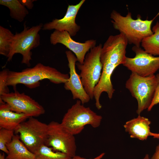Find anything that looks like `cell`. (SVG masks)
<instances>
[{
    "instance_id": "cell-30",
    "label": "cell",
    "mask_w": 159,
    "mask_h": 159,
    "mask_svg": "<svg viewBox=\"0 0 159 159\" xmlns=\"http://www.w3.org/2000/svg\"><path fill=\"white\" fill-rule=\"evenodd\" d=\"M0 159H6L5 154L4 153H0Z\"/></svg>"
},
{
    "instance_id": "cell-23",
    "label": "cell",
    "mask_w": 159,
    "mask_h": 159,
    "mask_svg": "<svg viewBox=\"0 0 159 159\" xmlns=\"http://www.w3.org/2000/svg\"><path fill=\"white\" fill-rule=\"evenodd\" d=\"M14 134V130L0 128V150L7 154L8 151L6 145L11 141Z\"/></svg>"
},
{
    "instance_id": "cell-32",
    "label": "cell",
    "mask_w": 159,
    "mask_h": 159,
    "mask_svg": "<svg viewBox=\"0 0 159 159\" xmlns=\"http://www.w3.org/2000/svg\"><path fill=\"white\" fill-rule=\"evenodd\" d=\"M158 74V75H159V73Z\"/></svg>"
},
{
    "instance_id": "cell-4",
    "label": "cell",
    "mask_w": 159,
    "mask_h": 159,
    "mask_svg": "<svg viewBox=\"0 0 159 159\" xmlns=\"http://www.w3.org/2000/svg\"><path fill=\"white\" fill-rule=\"evenodd\" d=\"M43 24H39L29 27L24 24V28L20 33L16 32L13 38L9 53L7 57V61H11L16 54H21L22 57L21 63L27 66L31 65V50L40 45V36L39 32Z\"/></svg>"
},
{
    "instance_id": "cell-10",
    "label": "cell",
    "mask_w": 159,
    "mask_h": 159,
    "mask_svg": "<svg viewBox=\"0 0 159 159\" xmlns=\"http://www.w3.org/2000/svg\"><path fill=\"white\" fill-rule=\"evenodd\" d=\"M135 53L133 58L127 57L123 65L132 72L143 77L154 75L159 69V56L155 57L147 53L140 47L133 46Z\"/></svg>"
},
{
    "instance_id": "cell-27",
    "label": "cell",
    "mask_w": 159,
    "mask_h": 159,
    "mask_svg": "<svg viewBox=\"0 0 159 159\" xmlns=\"http://www.w3.org/2000/svg\"><path fill=\"white\" fill-rule=\"evenodd\" d=\"M105 155V153H102L100 154L97 157L95 158H94L92 159H101ZM71 159H86L80 156L75 155L74 157L72 158Z\"/></svg>"
},
{
    "instance_id": "cell-9",
    "label": "cell",
    "mask_w": 159,
    "mask_h": 159,
    "mask_svg": "<svg viewBox=\"0 0 159 159\" xmlns=\"http://www.w3.org/2000/svg\"><path fill=\"white\" fill-rule=\"evenodd\" d=\"M0 103L7 104L12 111L29 117L39 116L45 112L43 106L30 96L16 90L0 96Z\"/></svg>"
},
{
    "instance_id": "cell-7",
    "label": "cell",
    "mask_w": 159,
    "mask_h": 159,
    "mask_svg": "<svg viewBox=\"0 0 159 159\" xmlns=\"http://www.w3.org/2000/svg\"><path fill=\"white\" fill-rule=\"evenodd\" d=\"M48 129V124L30 117L20 124L14 131L27 148L34 154L40 147L45 145Z\"/></svg>"
},
{
    "instance_id": "cell-8",
    "label": "cell",
    "mask_w": 159,
    "mask_h": 159,
    "mask_svg": "<svg viewBox=\"0 0 159 159\" xmlns=\"http://www.w3.org/2000/svg\"><path fill=\"white\" fill-rule=\"evenodd\" d=\"M48 126L45 145L52 148L54 151L61 152L72 158L75 156L77 147L74 135L57 122H51Z\"/></svg>"
},
{
    "instance_id": "cell-13",
    "label": "cell",
    "mask_w": 159,
    "mask_h": 159,
    "mask_svg": "<svg viewBox=\"0 0 159 159\" xmlns=\"http://www.w3.org/2000/svg\"><path fill=\"white\" fill-rule=\"evenodd\" d=\"M85 0H82L75 5H69L64 17L59 19H55L43 25L42 29L50 30L53 29L59 31H67L71 37L75 36L80 29V26L75 22L78 12Z\"/></svg>"
},
{
    "instance_id": "cell-17",
    "label": "cell",
    "mask_w": 159,
    "mask_h": 159,
    "mask_svg": "<svg viewBox=\"0 0 159 159\" xmlns=\"http://www.w3.org/2000/svg\"><path fill=\"white\" fill-rule=\"evenodd\" d=\"M29 118L24 114L12 111L6 103L0 104V128L14 130L20 124Z\"/></svg>"
},
{
    "instance_id": "cell-29",
    "label": "cell",
    "mask_w": 159,
    "mask_h": 159,
    "mask_svg": "<svg viewBox=\"0 0 159 159\" xmlns=\"http://www.w3.org/2000/svg\"><path fill=\"white\" fill-rule=\"evenodd\" d=\"M150 136H152L154 138H159V133L150 132Z\"/></svg>"
},
{
    "instance_id": "cell-6",
    "label": "cell",
    "mask_w": 159,
    "mask_h": 159,
    "mask_svg": "<svg viewBox=\"0 0 159 159\" xmlns=\"http://www.w3.org/2000/svg\"><path fill=\"white\" fill-rule=\"evenodd\" d=\"M102 45L92 48L86 54L83 63H76L80 71L79 74L84 88L90 99L94 98V89L99 81L102 69V64L100 59Z\"/></svg>"
},
{
    "instance_id": "cell-24",
    "label": "cell",
    "mask_w": 159,
    "mask_h": 159,
    "mask_svg": "<svg viewBox=\"0 0 159 159\" xmlns=\"http://www.w3.org/2000/svg\"><path fill=\"white\" fill-rule=\"evenodd\" d=\"M9 70L5 69L0 72V96L9 92L7 85V78Z\"/></svg>"
},
{
    "instance_id": "cell-25",
    "label": "cell",
    "mask_w": 159,
    "mask_h": 159,
    "mask_svg": "<svg viewBox=\"0 0 159 159\" xmlns=\"http://www.w3.org/2000/svg\"><path fill=\"white\" fill-rule=\"evenodd\" d=\"M156 76L158 81V85L153 99L150 107L147 109L148 111H150L155 105L159 103V76L157 74Z\"/></svg>"
},
{
    "instance_id": "cell-20",
    "label": "cell",
    "mask_w": 159,
    "mask_h": 159,
    "mask_svg": "<svg viewBox=\"0 0 159 159\" xmlns=\"http://www.w3.org/2000/svg\"><path fill=\"white\" fill-rule=\"evenodd\" d=\"M0 4L8 8L10 17L20 22L23 21L29 13L19 0H0Z\"/></svg>"
},
{
    "instance_id": "cell-1",
    "label": "cell",
    "mask_w": 159,
    "mask_h": 159,
    "mask_svg": "<svg viewBox=\"0 0 159 159\" xmlns=\"http://www.w3.org/2000/svg\"><path fill=\"white\" fill-rule=\"evenodd\" d=\"M69 78L68 74L39 63L32 68H26L20 72L9 70L7 85L15 88L17 85L22 84L29 89H33L39 87L40 81L44 80H49L52 83L59 84H64Z\"/></svg>"
},
{
    "instance_id": "cell-19",
    "label": "cell",
    "mask_w": 159,
    "mask_h": 159,
    "mask_svg": "<svg viewBox=\"0 0 159 159\" xmlns=\"http://www.w3.org/2000/svg\"><path fill=\"white\" fill-rule=\"evenodd\" d=\"M153 34L142 41L141 45L147 53L153 56H159V22L157 21L152 29Z\"/></svg>"
},
{
    "instance_id": "cell-16",
    "label": "cell",
    "mask_w": 159,
    "mask_h": 159,
    "mask_svg": "<svg viewBox=\"0 0 159 159\" xmlns=\"http://www.w3.org/2000/svg\"><path fill=\"white\" fill-rule=\"evenodd\" d=\"M150 123L148 118L139 115L137 117L127 122L124 127L131 138L144 140L150 136Z\"/></svg>"
},
{
    "instance_id": "cell-14",
    "label": "cell",
    "mask_w": 159,
    "mask_h": 159,
    "mask_svg": "<svg viewBox=\"0 0 159 159\" xmlns=\"http://www.w3.org/2000/svg\"><path fill=\"white\" fill-rule=\"evenodd\" d=\"M65 54L68 62L69 76L68 81L64 83V88L71 92L73 99H79L84 105L91 99L84 88L80 75L76 72L75 65L77 59L70 50L66 51Z\"/></svg>"
},
{
    "instance_id": "cell-5",
    "label": "cell",
    "mask_w": 159,
    "mask_h": 159,
    "mask_svg": "<svg viewBox=\"0 0 159 159\" xmlns=\"http://www.w3.org/2000/svg\"><path fill=\"white\" fill-rule=\"evenodd\" d=\"M158 81L156 75L143 77L132 72L125 83V87L138 103L136 113L138 115L148 109L154 97Z\"/></svg>"
},
{
    "instance_id": "cell-22",
    "label": "cell",
    "mask_w": 159,
    "mask_h": 159,
    "mask_svg": "<svg viewBox=\"0 0 159 159\" xmlns=\"http://www.w3.org/2000/svg\"><path fill=\"white\" fill-rule=\"evenodd\" d=\"M14 34L9 29L0 26V54L7 57Z\"/></svg>"
},
{
    "instance_id": "cell-2",
    "label": "cell",
    "mask_w": 159,
    "mask_h": 159,
    "mask_svg": "<svg viewBox=\"0 0 159 159\" xmlns=\"http://www.w3.org/2000/svg\"><path fill=\"white\" fill-rule=\"evenodd\" d=\"M110 18L114 28L125 35L129 44L134 46L140 47L143 40L153 34L151 26L154 19L143 20L138 16L134 19L130 12L123 16L115 10L111 13Z\"/></svg>"
},
{
    "instance_id": "cell-28",
    "label": "cell",
    "mask_w": 159,
    "mask_h": 159,
    "mask_svg": "<svg viewBox=\"0 0 159 159\" xmlns=\"http://www.w3.org/2000/svg\"><path fill=\"white\" fill-rule=\"evenodd\" d=\"M151 159H159V144L156 146L155 151Z\"/></svg>"
},
{
    "instance_id": "cell-12",
    "label": "cell",
    "mask_w": 159,
    "mask_h": 159,
    "mask_svg": "<svg viewBox=\"0 0 159 159\" xmlns=\"http://www.w3.org/2000/svg\"><path fill=\"white\" fill-rule=\"evenodd\" d=\"M51 44L55 45L62 44L72 52L76 55L79 63L82 64L87 52L96 46V41L92 39L81 43L74 40L66 31L55 30L50 37Z\"/></svg>"
},
{
    "instance_id": "cell-3",
    "label": "cell",
    "mask_w": 159,
    "mask_h": 159,
    "mask_svg": "<svg viewBox=\"0 0 159 159\" xmlns=\"http://www.w3.org/2000/svg\"><path fill=\"white\" fill-rule=\"evenodd\" d=\"M102 117L89 107H85L77 100L64 114L60 123L62 126L73 135L80 133L87 125L93 128L100 125Z\"/></svg>"
},
{
    "instance_id": "cell-26",
    "label": "cell",
    "mask_w": 159,
    "mask_h": 159,
    "mask_svg": "<svg viewBox=\"0 0 159 159\" xmlns=\"http://www.w3.org/2000/svg\"><path fill=\"white\" fill-rule=\"evenodd\" d=\"M20 2L28 9H31L34 6L33 2L36 0H19Z\"/></svg>"
},
{
    "instance_id": "cell-18",
    "label": "cell",
    "mask_w": 159,
    "mask_h": 159,
    "mask_svg": "<svg viewBox=\"0 0 159 159\" xmlns=\"http://www.w3.org/2000/svg\"><path fill=\"white\" fill-rule=\"evenodd\" d=\"M6 147L8 153L6 159H35L34 154L27 148L18 134H14L11 141Z\"/></svg>"
},
{
    "instance_id": "cell-11",
    "label": "cell",
    "mask_w": 159,
    "mask_h": 159,
    "mask_svg": "<svg viewBox=\"0 0 159 159\" xmlns=\"http://www.w3.org/2000/svg\"><path fill=\"white\" fill-rule=\"evenodd\" d=\"M128 41L122 34L110 35L102 47L100 55L101 63L109 62L117 66L124 64L127 57Z\"/></svg>"
},
{
    "instance_id": "cell-31",
    "label": "cell",
    "mask_w": 159,
    "mask_h": 159,
    "mask_svg": "<svg viewBox=\"0 0 159 159\" xmlns=\"http://www.w3.org/2000/svg\"><path fill=\"white\" fill-rule=\"evenodd\" d=\"M143 159H149V155L148 154H146Z\"/></svg>"
},
{
    "instance_id": "cell-21",
    "label": "cell",
    "mask_w": 159,
    "mask_h": 159,
    "mask_svg": "<svg viewBox=\"0 0 159 159\" xmlns=\"http://www.w3.org/2000/svg\"><path fill=\"white\" fill-rule=\"evenodd\" d=\"M35 159H71L67 155L60 152L54 150L45 145L40 147L34 153Z\"/></svg>"
},
{
    "instance_id": "cell-15",
    "label": "cell",
    "mask_w": 159,
    "mask_h": 159,
    "mask_svg": "<svg viewBox=\"0 0 159 159\" xmlns=\"http://www.w3.org/2000/svg\"><path fill=\"white\" fill-rule=\"evenodd\" d=\"M102 63V69L101 76L99 82L95 86L93 91L95 106L99 110L102 107V105L100 102V99L103 92H106L110 99L112 97L115 90L113 88L111 78L114 71L117 67L108 62Z\"/></svg>"
}]
</instances>
